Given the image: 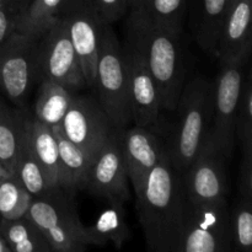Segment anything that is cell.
Here are the masks:
<instances>
[{
    "label": "cell",
    "instance_id": "1",
    "mask_svg": "<svg viewBox=\"0 0 252 252\" xmlns=\"http://www.w3.org/2000/svg\"><path fill=\"white\" fill-rule=\"evenodd\" d=\"M134 194L148 249L177 252L184 220L185 186L182 172L171 164L167 150Z\"/></svg>",
    "mask_w": 252,
    "mask_h": 252
},
{
    "label": "cell",
    "instance_id": "2",
    "mask_svg": "<svg viewBox=\"0 0 252 252\" xmlns=\"http://www.w3.org/2000/svg\"><path fill=\"white\" fill-rule=\"evenodd\" d=\"M126 30L128 41L144 57L157 85L161 110L175 111L186 79L181 34L153 24L134 7L129 9Z\"/></svg>",
    "mask_w": 252,
    "mask_h": 252
},
{
    "label": "cell",
    "instance_id": "3",
    "mask_svg": "<svg viewBox=\"0 0 252 252\" xmlns=\"http://www.w3.org/2000/svg\"><path fill=\"white\" fill-rule=\"evenodd\" d=\"M213 81L198 75L185 83L176 110L179 122L166 144L171 164L184 174L209 139L213 108Z\"/></svg>",
    "mask_w": 252,
    "mask_h": 252
},
{
    "label": "cell",
    "instance_id": "4",
    "mask_svg": "<svg viewBox=\"0 0 252 252\" xmlns=\"http://www.w3.org/2000/svg\"><path fill=\"white\" fill-rule=\"evenodd\" d=\"M95 90L98 103L113 125L126 129L132 122L127 69L122 44L111 25H102L98 34Z\"/></svg>",
    "mask_w": 252,
    "mask_h": 252
},
{
    "label": "cell",
    "instance_id": "5",
    "mask_svg": "<svg viewBox=\"0 0 252 252\" xmlns=\"http://www.w3.org/2000/svg\"><path fill=\"white\" fill-rule=\"evenodd\" d=\"M29 217L48 241L52 251L81 252L86 250L85 226L79 219L66 189L52 187L41 196L32 198Z\"/></svg>",
    "mask_w": 252,
    "mask_h": 252
},
{
    "label": "cell",
    "instance_id": "6",
    "mask_svg": "<svg viewBox=\"0 0 252 252\" xmlns=\"http://www.w3.org/2000/svg\"><path fill=\"white\" fill-rule=\"evenodd\" d=\"M228 199L196 203L185 197L184 220L177 252H230Z\"/></svg>",
    "mask_w": 252,
    "mask_h": 252
},
{
    "label": "cell",
    "instance_id": "7",
    "mask_svg": "<svg viewBox=\"0 0 252 252\" xmlns=\"http://www.w3.org/2000/svg\"><path fill=\"white\" fill-rule=\"evenodd\" d=\"M36 61L39 80H52L69 90L85 88L80 62L62 17L36 38Z\"/></svg>",
    "mask_w": 252,
    "mask_h": 252
},
{
    "label": "cell",
    "instance_id": "8",
    "mask_svg": "<svg viewBox=\"0 0 252 252\" xmlns=\"http://www.w3.org/2000/svg\"><path fill=\"white\" fill-rule=\"evenodd\" d=\"M248 61L221 63V69L213 81V108L209 139L230 159L235 147V120L239 97L244 83V65Z\"/></svg>",
    "mask_w": 252,
    "mask_h": 252
},
{
    "label": "cell",
    "instance_id": "9",
    "mask_svg": "<svg viewBox=\"0 0 252 252\" xmlns=\"http://www.w3.org/2000/svg\"><path fill=\"white\" fill-rule=\"evenodd\" d=\"M37 79L36 38L14 32L0 46V90L22 106Z\"/></svg>",
    "mask_w": 252,
    "mask_h": 252
},
{
    "label": "cell",
    "instance_id": "10",
    "mask_svg": "<svg viewBox=\"0 0 252 252\" xmlns=\"http://www.w3.org/2000/svg\"><path fill=\"white\" fill-rule=\"evenodd\" d=\"M61 127L71 143L91 157L118 130L97 100L76 95H73Z\"/></svg>",
    "mask_w": 252,
    "mask_h": 252
},
{
    "label": "cell",
    "instance_id": "11",
    "mask_svg": "<svg viewBox=\"0 0 252 252\" xmlns=\"http://www.w3.org/2000/svg\"><path fill=\"white\" fill-rule=\"evenodd\" d=\"M122 130L118 129L94 155L83 186L110 203H125L129 198V179L122 149Z\"/></svg>",
    "mask_w": 252,
    "mask_h": 252
},
{
    "label": "cell",
    "instance_id": "12",
    "mask_svg": "<svg viewBox=\"0 0 252 252\" xmlns=\"http://www.w3.org/2000/svg\"><path fill=\"white\" fill-rule=\"evenodd\" d=\"M226 160L220 149L211 139L207 140L182 174L186 199L196 203L226 201L229 191Z\"/></svg>",
    "mask_w": 252,
    "mask_h": 252
},
{
    "label": "cell",
    "instance_id": "13",
    "mask_svg": "<svg viewBox=\"0 0 252 252\" xmlns=\"http://www.w3.org/2000/svg\"><path fill=\"white\" fill-rule=\"evenodd\" d=\"M128 78L132 122L157 132L160 121V101L157 85L139 49L126 38L122 44Z\"/></svg>",
    "mask_w": 252,
    "mask_h": 252
},
{
    "label": "cell",
    "instance_id": "14",
    "mask_svg": "<svg viewBox=\"0 0 252 252\" xmlns=\"http://www.w3.org/2000/svg\"><path fill=\"white\" fill-rule=\"evenodd\" d=\"M58 16L65 22L86 86L95 89L98 34L103 24L84 0H65Z\"/></svg>",
    "mask_w": 252,
    "mask_h": 252
},
{
    "label": "cell",
    "instance_id": "15",
    "mask_svg": "<svg viewBox=\"0 0 252 252\" xmlns=\"http://www.w3.org/2000/svg\"><path fill=\"white\" fill-rule=\"evenodd\" d=\"M122 149L128 179L135 192L142 187L149 171L161 159L167 148L157 132L134 126L122 130Z\"/></svg>",
    "mask_w": 252,
    "mask_h": 252
},
{
    "label": "cell",
    "instance_id": "16",
    "mask_svg": "<svg viewBox=\"0 0 252 252\" xmlns=\"http://www.w3.org/2000/svg\"><path fill=\"white\" fill-rule=\"evenodd\" d=\"M252 0H239L226 14L214 56L220 63L248 61L251 54Z\"/></svg>",
    "mask_w": 252,
    "mask_h": 252
},
{
    "label": "cell",
    "instance_id": "17",
    "mask_svg": "<svg viewBox=\"0 0 252 252\" xmlns=\"http://www.w3.org/2000/svg\"><path fill=\"white\" fill-rule=\"evenodd\" d=\"M189 27L197 43L213 54L226 16V0H187Z\"/></svg>",
    "mask_w": 252,
    "mask_h": 252
},
{
    "label": "cell",
    "instance_id": "18",
    "mask_svg": "<svg viewBox=\"0 0 252 252\" xmlns=\"http://www.w3.org/2000/svg\"><path fill=\"white\" fill-rule=\"evenodd\" d=\"M29 121L0 98V164L9 175H14L26 147Z\"/></svg>",
    "mask_w": 252,
    "mask_h": 252
},
{
    "label": "cell",
    "instance_id": "19",
    "mask_svg": "<svg viewBox=\"0 0 252 252\" xmlns=\"http://www.w3.org/2000/svg\"><path fill=\"white\" fill-rule=\"evenodd\" d=\"M53 132L58 143L59 184L66 191L83 189L93 158L81 148L71 143L63 133L61 125L54 126Z\"/></svg>",
    "mask_w": 252,
    "mask_h": 252
},
{
    "label": "cell",
    "instance_id": "20",
    "mask_svg": "<svg viewBox=\"0 0 252 252\" xmlns=\"http://www.w3.org/2000/svg\"><path fill=\"white\" fill-rule=\"evenodd\" d=\"M27 144L34 159L41 166L47 184L57 187L59 184V155L58 143L53 128L39 122L36 118L29 121Z\"/></svg>",
    "mask_w": 252,
    "mask_h": 252
},
{
    "label": "cell",
    "instance_id": "21",
    "mask_svg": "<svg viewBox=\"0 0 252 252\" xmlns=\"http://www.w3.org/2000/svg\"><path fill=\"white\" fill-rule=\"evenodd\" d=\"M125 213L123 203H111L108 208L101 212L93 225L85 226L88 246H103L110 241L117 249L122 248L125 241L129 238Z\"/></svg>",
    "mask_w": 252,
    "mask_h": 252
},
{
    "label": "cell",
    "instance_id": "22",
    "mask_svg": "<svg viewBox=\"0 0 252 252\" xmlns=\"http://www.w3.org/2000/svg\"><path fill=\"white\" fill-rule=\"evenodd\" d=\"M0 234L11 252H53L41 230L27 216L0 219Z\"/></svg>",
    "mask_w": 252,
    "mask_h": 252
},
{
    "label": "cell",
    "instance_id": "23",
    "mask_svg": "<svg viewBox=\"0 0 252 252\" xmlns=\"http://www.w3.org/2000/svg\"><path fill=\"white\" fill-rule=\"evenodd\" d=\"M73 95V91L56 81L41 80L38 97L34 103V118L49 127L61 125Z\"/></svg>",
    "mask_w": 252,
    "mask_h": 252
},
{
    "label": "cell",
    "instance_id": "24",
    "mask_svg": "<svg viewBox=\"0 0 252 252\" xmlns=\"http://www.w3.org/2000/svg\"><path fill=\"white\" fill-rule=\"evenodd\" d=\"M65 0H31L17 19L16 32L37 38L58 17Z\"/></svg>",
    "mask_w": 252,
    "mask_h": 252
},
{
    "label": "cell",
    "instance_id": "25",
    "mask_svg": "<svg viewBox=\"0 0 252 252\" xmlns=\"http://www.w3.org/2000/svg\"><path fill=\"white\" fill-rule=\"evenodd\" d=\"M132 7L153 24L182 34L187 0H139Z\"/></svg>",
    "mask_w": 252,
    "mask_h": 252
},
{
    "label": "cell",
    "instance_id": "26",
    "mask_svg": "<svg viewBox=\"0 0 252 252\" xmlns=\"http://www.w3.org/2000/svg\"><path fill=\"white\" fill-rule=\"evenodd\" d=\"M32 196L14 175L0 180V217L16 219L24 217L29 211Z\"/></svg>",
    "mask_w": 252,
    "mask_h": 252
},
{
    "label": "cell",
    "instance_id": "27",
    "mask_svg": "<svg viewBox=\"0 0 252 252\" xmlns=\"http://www.w3.org/2000/svg\"><path fill=\"white\" fill-rule=\"evenodd\" d=\"M252 198L240 196L229 211L231 248L241 252H250L252 248Z\"/></svg>",
    "mask_w": 252,
    "mask_h": 252
},
{
    "label": "cell",
    "instance_id": "28",
    "mask_svg": "<svg viewBox=\"0 0 252 252\" xmlns=\"http://www.w3.org/2000/svg\"><path fill=\"white\" fill-rule=\"evenodd\" d=\"M14 176L33 197L41 196L51 189L47 184V180L44 177L41 166L34 159L27 143L19 161H17Z\"/></svg>",
    "mask_w": 252,
    "mask_h": 252
},
{
    "label": "cell",
    "instance_id": "29",
    "mask_svg": "<svg viewBox=\"0 0 252 252\" xmlns=\"http://www.w3.org/2000/svg\"><path fill=\"white\" fill-rule=\"evenodd\" d=\"M235 135L241 144L252 143V85L250 76L244 80L235 120Z\"/></svg>",
    "mask_w": 252,
    "mask_h": 252
},
{
    "label": "cell",
    "instance_id": "30",
    "mask_svg": "<svg viewBox=\"0 0 252 252\" xmlns=\"http://www.w3.org/2000/svg\"><path fill=\"white\" fill-rule=\"evenodd\" d=\"M103 25H111L122 19L133 4V0H84Z\"/></svg>",
    "mask_w": 252,
    "mask_h": 252
},
{
    "label": "cell",
    "instance_id": "31",
    "mask_svg": "<svg viewBox=\"0 0 252 252\" xmlns=\"http://www.w3.org/2000/svg\"><path fill=\"white\" fill-rule=\"evenodd\" d=\"M31 0H5L0 2V46L16 32V24L22 10Z\"/></svg>",
    "mask_w": 252,
    "mask_h": 252
},
{
    "label": "cell",
    "instance_id": "32",
    "mask_svg": "<svg viewBox=\"0 0 252 252\" xmlns=\"http://www.w3.org/2000/svg\"><path fill=\"white\" fill-rule=\"evenodd\" d=\"M243 147V161L240 169V196L252 198V143L241 144Z\"/></svg>",
    "mask_w": 252,
    "mask_h": 252
},
{
    "label": "cell",
    "instance_id": "33",
    "mask_svg": "<svg viewBox=\"0 0 252 252\" xmlns=\"http://www.w3.org/2000/svg\"><path fill=\"white\" fill-rule=\"evenodd\" d=\"M0 252H11L9 245H7L6 241H5L4 238L1 236V234H0Z\"/></svg>",
    "mask_w": 252,
    "mask_h": 252
},
{
    "label": "cell",
    "instance_id": "34",
    "mask_svg": "<svg viewBox=\"0 0 252 252\" xmlns=\"http://www.w3.org/2000/svg\"><path fill=\"white\" fill-rule=\"evenodd\" d=\"M238 1H239V0H226V14L230 11L231 7H233L234 5H235Z\"/></svg>",
    "mask_w": 252,
    "mask_h": 252
},
{
    "label": "cell",
    "instance_id": "35",
    "mask_svg": "<svg viewBox=\"0 0 252 252\" xmlns=\"http://www.w3.org/2000/svg\"><path fill=\"white\" fill-rule=\"evenodd\" d=\"M6 176H9V174H7L6 170H5L4 167H2V165L0 164V180H2V179H4V177H6Z\"/></svg>",
    "mask_w": 252,
    "mask_h": 252
},
{
    "label": "cell",
    "instance_id": "36",
    "mask_svg": "<svg viewBox=\"0 0 252 252\" xmlns=\"http://www.w3.org/2000/svg\"><path fill=\"white\" fill-rule=\"evenodd\" d=\"M138 1H139V0H133V4H132V6H133V5H135V4H137ZM132 6H130V7H132Z\"/></svg>",
    "mask_w": 252,
    "mask_h": 252
},
{
    "label": "cell",
    "instance_id": "37",
    "mask_svg": "<svg viewBox=\"0 0 252 252\" xmlns=\"http://www.w3.org/2000/svg\"><path fill=\"white\" fill-rule=\"evenodd\" d=\"M2 1H5V0H0V2H2Z\"/></svg>",
    "mask_w": 252,
    "mask_h": 252
}]
</instances>
